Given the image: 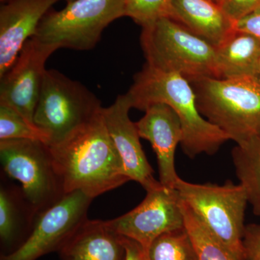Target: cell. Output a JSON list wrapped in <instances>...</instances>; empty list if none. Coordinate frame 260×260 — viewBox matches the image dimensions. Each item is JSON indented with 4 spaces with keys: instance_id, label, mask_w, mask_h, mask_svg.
<instances>
[{
    "instance_id": "cell-19",
    "label": "cell",
    "mask_w": 260,
    "mask_h": 260,
    "mask_svg": "<svg viewBox=\"0 0 260 260\" xmlns=\"http://www.w3.org/2000/svg\"><path fill=\"white\" fill-rule=\"evenodd\" d=\"M181 207L184 227L194 246L197 260H244L223 245L181 199Z\"/></svg>"
},
{
    "instance_id": "cell-8",
    "label": "cell",
    "mask_w": 260,
    "mask_h": 260,
    "mask_svg": "<svg viewBox=\"0 0 260 260\" xmlns=\"http://www.w3.org/2000/svg\"><path fill=\"white\" fill-rule=\"evenodd\" d=\"M0 159L8 177L18 181L22 194L37 216L64 194L49 146L35 140L0 141Z\"/></svg>"
},
{
    "instance_id": "cell-25",
    "label": "cell",
    "mask_w": 260,
    "mask_h": 260,
    "mask_svg": "<svg viewBox=\"0 0 260 260\" xmlns=\"http://www.w3.org/2000/svg\"><path fill=\"white\" fill-rule=\"evenodd\" d=\"M243 243L246 260H260V224L246 226Z\"/></svg>"
},
{
    "instance_id": "cell-1",
    "label": "cell",
    "mask_w": 260,
    "mask_h": 260,
    "mask_svg": "<svg viewBox=\"0 0 260 260\" xmlns=\"http://www.w3.org/2000/svg\"><path fill=\"white\" fill-rule=\"evenodd\" d=\"M49 148L64 194L81 191L94 199L130 181L102 109L66 139Z\"/></svg>"
},
{
    "instance_id": "cell-21",
    "label": "cell",
    "mask_w": 260,
    "mask_h": 260,
    "mask_svg": "<svg viewBox=\"0 0 260 260\" xmlns=\"http://www.w3.org/2000/svg\"><path fill=\"white\" fill-rule=\"evenodd\" d=\"M23 139L49 143L47 135L20 112L9 106L0 104V141Z\"/></svg>"
},
{
    "instance_id": "cell-12",
    "label": "cell",
    "mask_w": 260,
    "mask_h": 260,
    "mask_svg": "<svg viewBox=\"0 0 260 260\" xmlns=\"http://www.w3.org/2000/svg\"><path fill=\"white\" fill-rule=\"evenodd\" d=\"M132 109L126 94L119 95L110 107H103L102 114L108 132L120 155L126 175L129 180L139 183L146 191L155 189L161 183L154 178L140 141L136 124L129 119Z\"/></svg>"
},
{
    "instance_id": "cell-13",
    "label": "cell",
    "mask_w": 260,
    "mask_h": 260,
    "mask_svg": "<svg viewBox=\"0 0 260 260\" xmlns=\"http://www.w3.org/2000/svg\"><path fill=\"white\" fill-rule=\"evenodd\" d=\"M136 124L140 138L150 142L157 157L159 181L175 188L179 179L175 169V152L183 138L180 119L169 105L162 103L147 108Z\"/></svg>"
},
{
    "instance_id": "cell-16",
    "label": "cell",
    "mask_w": 260,
    "mask_h": 260,
    "mask_svg": "<svg viewBox=\"0 0 260 260\" xmlns=\"http://www.w3.org/2000/svg\"><path fill=\"white\" fill-rule=\"evenodd\" d=\"M61 260H124L122 237L107 220L87 219L58 251Z\"/></svg>"
},
{
    "instance_id": "cell-9",
    "label": "cell",
    "mask_w": 260,
    "mask_h": 260,
    "mask_svg": "<svg viewBox=\"0 0 260 260\" xmlns=\"http://www.w3.org/2000/svg\"><path fill=\"white\" fill-rule=\"evenodd\" d=\"M93 198L81 191L61 195L50 206L37 215L26 240L0 260H37L59 251L87 220V212Z\"/></svg>"
},
{
    "instance_id": "cell-5",
    "label": "cell",
    "mask_w": 260,
    "mask_h": 260,
    "mask_svg": "<svg viewBox=\"0 0 260 260\" xmlns=\"http://www.w3.org/2000/svg\"><path fill=\"white\" fill-rule=\"evenodd\" d=\"M95 94L56 70H47L34 122L47 135V145L58 144L91 120L102 109Z\"/></svg>"
},
{
    "instance_id": "cell-17",
    "label": "cell",
    "mask_w": 260,
    "mask_h": 260,
    "mask_svg": "<svg viewBox=\"0 0 260 260\" xmlns=\"http://www.w3.org/2000/svg\"><path fill=\"white\" fill-rule=\"evenodd\" d=\"M216 50L220 79L253 78L260 60V39L234 29Z\"/></svg>"
},
{
    "instance_id": "cell-7",
    "label": "cell",
    "mask_w": 260,
    "mask_h": 260,
    "mask_svg": "<svg viewBox=\"0 0 260 260\" xmlns=\"http://www.w3.org/2000/svg\"><path fill=\"white\" fill-rule=\"evenodd\" d=\"M124 16L125 0H74L59 11L49 10L34 37L57 49L90 50L104 29Z\"/></svg>"
},
{
    "instance_id": "cell-23",
    "label": "cell",
    "mask_w": 260,
    "mask_h": 260,
    "mask_svg": "<svg viewBox=\"0 0 260 260\" xmlns=\"http://www.w3.org/2000/svg\"><path fill=\"white\" fill-rule=\"evenodd\" d=\"M171 0H125V16L142 28L165 17Z\"/></svg>"
},
{
    "instance_id": "cell-31",
    "label": "cell",
    "mask_w": 260,
    "mask_h": 260,
    "mask_svg": "<svg viewBox=\"0 0 260 260\" xmlns=\"http://www.w3.org/2000/svg\"><path fill=\"white\" fill-rule=\"evenodd\" d=\"M1 1V3H5V2L8 1V0H0Z\"/></svg>"
},
{
    "instance_id": "cell-18",
    "label": "cell",
    "mask_w": 260,
    "mask_h": 260,
    "mask_svg": "<svg viewBox=\"0 0 260 260\" xmlns=\"http://www.w3.org/2000/svg\"><path fill=\"white\" fill-rule=\"evenodd\" d=\"M232 159L253 213L260 218V134L237 145L232 150Z\"/></svg>"
},
{
    "instance_id": "cell-24",
    "label": "cell",
    "mask_w": 260,
    "mask_h": 260,
    "mask_svg": "<svg viewBox=\"0 0 260 260\" xmlns=\"http://www.w3.org/2000/svg\"><path fill=\"white\" fill-rule=\"evenodd\" d=\"M220 7L232 21L236 22L259 8L260 0H222Z\"/></svg>"
},
{
    "instance_id": "cell-22",
    "label": "cell",
    "mask_w": 260,
    "mask_h": 260,
    "mask_svg": "<svg viewBox=\"0 0 260 260\" xmlns=\"http://www.w3.org/2000/svg\"><path fill=\"white\" fill-rule=\"evenodd\" d=\"M22 197H18L15 191L1 186L0 189V238L2 242L9 244L18 235L22 224L23 206L27 204L21 202Z\"/></svg>"
},
{
    "instance_id": "cell-11",
    "label": "cell",
    "mask_w": 260,
    "mask_h": 260,
    "mask_svg": "<svg viewBox=\"0 0 260 260\" xmlns=\"http://www.w3.org/2000/svg\"><path fill=\"white\" fill-rule=\"evenodd\" d=\"M56 50L34 37L27 41L14 64L0 78V104L13 108L34 124L46 61Z\"/></svg>"
},
{
    "instance_id": "cell-4",
    "label": "cell",
    "mask_w": 260,
    "mask_h": 260,
    "mask_svg": "<svg viewBox=\"0 0 260 260\" xmlns=\"http://www.w3.org/2000/svg\"><path fill=\"white\" fill-rule=\"evenodd\" d=\"M140 42L146 64L176 73L189 82L219 78L215 47L168 17L143 27Z\"/></svg>"
},
{
    "instance_id": "cell-30",
    "label": "cell",
    "mask_w": 260,
    "mask_h": 260,
    "mask_svg": "<svg viewBox=\"0 0 260 260\" xmlns=\"http://www.w3.org/2000/svg\"><path fill=\"white\" fill-rule=\"evenodd\" d=\"M58 1H59V0H58ZM64 1L67 2V3H70V2L74 1V0H64Z\"/></svg>"
},
{
    "instance_id": "cell-2",
    "label": "cell",
    "mask_w": 260,
    "mask_h": 260,
    "mask_svg": "<svg viewBox=\"0 0 260 260\" xmlns=\"http://www.w3.org/2000/svg\"><path fill=\"white\" fill-rule=\"evenodd\" d=\"M132 108L145 111L153 104H167L180 119L183 131L181 148L189 158L200 154L213 155L231 140L218 126L200 114L190 83L176 73L162 71L145 63L135 74L126 93Z\"/></svg>"
},
{
    "instance_id": "cell-15",
    "label": "cell",
    "mask_w": 260,
    "mask_h": 260,
    "mask_svg": "<svg viewBox=\"0 0 260 260\" xmlns=\"http://www.w3.org/2000/svg\"><path fill=\"white\" fill-rule=\"evenodd\" d=\"M165 17L215 48L234 30V22L210 0H171Z\"/></svg>"
},
{
    "instance_id": "cell-3",
    "label": "cell",
    "mask_w": 260,
    "mask_h": 260,
    "mask_svg": "<svg viewBox=\"0 0 260 260\" xmlns=\"http://www.w3.org/2000/svg\"><path fill=\"white\" fill-rule=\"evenodd\" d=\"M198 110L237 145L260 134V83L254 78L189 82Z\"/></svg>"
},
{
    "instance_id": "cell-14",
    "label": "cell",
    "mask_w": 260,
    "mask_h": 260,
    "mask_svg": "<svg viewBox=\"0 0 260 260\" xmlns=\"http://www.w3.org/2000/svg\"><path fill=\"white\" fill-rule=\"evenodd\" d=\"M58 0H8L0 8V78L11 68Z\"/></svg>"
},
{
    "instance_id": "cell-26",
    "label": "cell",
    "mask_w": 260,
    "mask_h": 260,
    "mask_svg": "<svg viewBox=\"0 0 260 260\" xmlns=\"http://www.w3.org/2000/svg\"><path fill=\"white\" fill-rule=\"evenodd\" d=\"M234 29L247 32L260 39V7L234 22Z\"/></svg>"
},
{
    "instance_id": "cell-27",
    "label": "cell",
    "mask_w": 260,
    "mask_h": 260,
    "mask_svg": "<svg viewBox=\"0 0 260 260\" xmlns=\"http://www.w3.org/2000/svg\"><path fill=\"white\" fill-rule=\"evenodd\" d=\"M122 242L125 249L124 260H150L148 251L139 243L124 237H122Z\"/></svg>"
},
{
    "instance_id": "cell-10",
    "label": "cell",
    "mask_w": 260,
    "mask_h": 260,
    "mask_svg": "<svg viewBox=\"0 0 260 260\" xmlns=\"http://www.w3.org/2000/svg\"><path fill=\"white\" fill-rule=\"evenodd\" d=\"M107 222L114 232L147 251L162 234L184 227L180 196L175 188L161 184L147 191L143 202L129 213Z\"/></svg>"
},
{
    "instance_id": "cell-29",
    "label": "cell",
    "mask_w": 260,
    "mask_h": 260,
    "mask_svg": "<svg viewBox=\"0 0 260 260\" xmlns=\"http://www.w3.org/2000/svg\"><path fill=\"white\" fill-rule=\"evenodd\" d=\"M210 1L213 2V3H215V4L218 5L220 6V3H221L222 0H210Z\"/></svg>"
},
{
    "instance_id": "cell-28",
    "label": "cell",
    "mask_w": 260,
    "mask_h": 260,
    "mask_svg": "<svg viewBox=\"0 0 260 260\" xmlns=\"http://www.w3.org/2000/svg\"><path fill=\"white\" fill-rule=\"evenodd\" d=\"M253 78H254L258 83H260V60L259 63H258L257 68H256L255 73H254Z\"/></svg>"
},
{
    "instance_id": "cell-20",
    "label": "cell",
    "mask_w": 260,
    "mask_h": 260,
    "mask_svg": "<svg viewBox=\"0 0 260 260\" xmlns=\"http://www.w3.org/2000/svg\"><path fill=\"white\" fill-rule=\"evenodd\" d=\"M150 260H197L185 227L162 234L149 246Z\"/></svg>"
},
{
    "instance_id": "cell-6",
    "label": "cell",
    "mask_w": 260,
    "mask_h": 260,
    "mask_svg": "<svg viewBox=\"0 0 260 260\" xmlns=\"http://www.w3.org/2000/svg\"><path fill=\"white\" fill-rule=\"evenodd\" d=\"M175 189L205 226L234 254L246 260L244 216L248 202L240 184H193L179 178Z\"/></svg>"
}]
</instances>
